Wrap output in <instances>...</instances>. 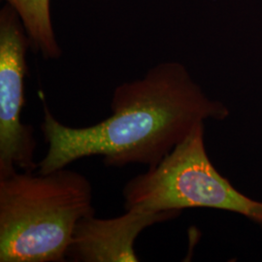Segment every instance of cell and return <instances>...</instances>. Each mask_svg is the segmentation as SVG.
<instances>
[{
    "instance_id": "cell-1",
    "label": "cell",
    "mask_w": 262,
    "mask_h": 262,
    "mask_svg": "<svg viewBox=\"0 0 262 262\" xmlns=\"http://www.w3.org/2000/svg\"><path fill=\"white\" fill-rule=\"evenodd\" d=\"M43 104L40 128L48 144L37 172L50 173L84 158L101 157L105 166L155 167L207 121H225L230 111L212 99L177 61L160 62L142 78L118 85L112 115L94 125L68 126Z\"/></svg>"
},
{
    "instance_id": "cell-2",
    "label": "cell",
    "mask_w": 262,
    "mask_h": 262,
    "mask_svg": "<svg viewBox=\"0 0 262 262\" xmlns=\"http://www.w3.org/2000/svg\"><path fill=\"white\" fill-rule=\"evenodd\" d=\"M92 215V183L74 170L0 179V262L66 261L76 225Z\"/></svg>"
},
{
    "instance_id": "cell-3",
    "label": "cell",
    "mask_w": 262,
    "mask_h": 262,
    "mask_svg": "<svg viewBox=\"0 0 262 262\" xmlns=\"http://www.w3.org/2000/svg\"><path fill=\"white\" fill-rule=\"evenodd\" d=\"M125 210L181 213L187 208L231 212L262 227V202L240 192L209 159L205 122L155 167L130 179L123 187Z\"/></svg>"
},
{
    "instance_id": "cell-4",
    "label": "cell",
    "mask_w": 262,
    "mask_h": 262,
    "mask_svg": "<svg viewBox=\"0 0 262 262\" xmlns=\"http://www.w3.org/2000/svg\"><path fill=\"white\" fill-rule=\"evenodd\" d=\"M29 49L17 12L5 4L0 10V179L18 170L35 172L39 166L33 127L21 122Z\"/></svg>"
},
{
    "instance_id": "cell-5",
    "label": "cell",
    "mask_w": 262,
    "mask_h": 262,
    "mask_svg": "<svg viewBox=\"0 0 262 262\" xmlns=\"http://www.w3.org/2000/svg\"><path fill=\"white\" fill-rule=\"evenodd\" d=\"M122 215L82 219L77 225L67 252L74 262H138L134 244L141 232L159 223L173 220L181 213H154L125 210Z\"/></svg>"
},
{
    "instance_id": "cell-6",
    "label": "cell",
    "mask_w": 262,
    "mask_h": 262,
    "mask_svg": "<svg viewBox=\"0 0 262 262\" xmlns=\"http://www.w3.org/2000/svg\"><path fill=\"white\" fill-rule=\"evenodd\" d=\"M15 10L28 33L30 49L45 59H57L62 51L53 27L51 0H2Z\"/></svg>"
}]
</instances>
